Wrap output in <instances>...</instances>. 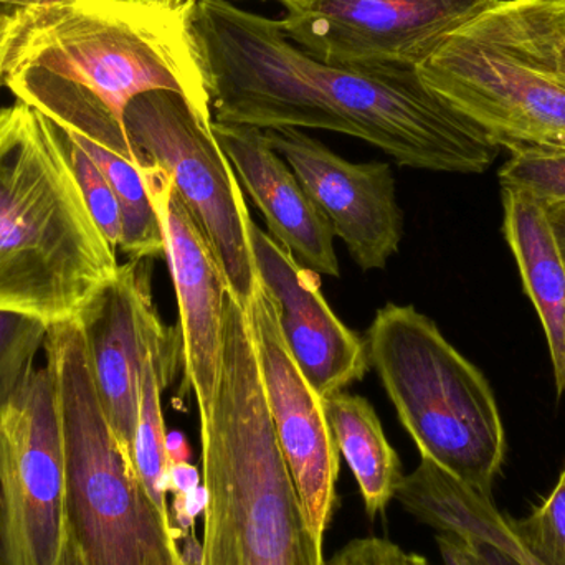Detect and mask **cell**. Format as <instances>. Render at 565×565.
Returning a JSON list of instances; mask_svg holds the SVG:
<instances>
[{"mask_svg": "<svg viewBox=\"0 0 565 565\" xmlns=\"http://www.w3.org/2000/svg\"><path fill=\"white\" fill-rule=\"evenodd\" d=\"M65 544L62 415L45 364L0 407V565H60Z\"/></svg>", "mask_w": 565, "mask_h": 565, "instance_id": "9c48e42d", "label": "cell"}, {"mask_svg": "<svg viewBox=\"0 0 565 565\" xmlns=\"http://www.w3.org/2000/svg\"><path fill=\"white\" fill-rule=\"evenodd\" d=\"M72 136L102 169L118 198L122 222L119 250L128 255L129 260H152V258L164 257V231H162L158 207L152 202L142 178L145 166L141 168L95 142L86 141L79 136Z\"/></svg>", "mask_w": 565, "mask_h": 565, "instance_id": "ffe728a7", "label": "cell"}, {"mask_svg": "<svg viewBox=\"0 0 565 565\" xmlns=\"http://www.w3.org/2000/svg\"><path fill=\"white\" fill-rule=\"evenodd\" d=\"M544 209H546L547 222H550L551 232H553L565 267V202L544 204Z\"/></svg>", "mask_w": 565, "mask_h": 565, "instance_id": "f546056e", "label": "cell"}, {"mask_svg": "<svg viewBox=\"0 0 565 565\" xmlns=\"http://www.w3.org/2000/svg\"><path fill=\"white\" fill-rule=\"evenodd\" d=\"M198 25L215 122L339 132L422 171L483 174L500 156L417 70L326 65L289 40L280 20L231 0H199Z\"/></svg>", "mask_w": 565, "mask_h": 565, "instance_id": "6da1fadb", "label": "cell"}, {"mask_svg": "<svg viewBox=\"0 0 565 565\" xmlns=\"http://www.w3.org/2000/svg\"><path fill=\"white\" fill-rule=\"evenodd\" d=\"M201 445V565H324L268 411L250 316L231 291L221 381Z\"/></svg>", "mask_w": 565, "mask_h": 565, "instance_id": "3957f363", "label": "cell"}, {"mask_svg": "<svg viewBox=\"0 0 565 565\" xmlns=\"http://www.w3.org/2000/svg\"><path fill=\"white\" fill-rule=\"evenodd\" d=\"M43 349L62 415L66 534L83 565H145L178 537L106 417L78 319L50 326Z\"/></svg>", "mask_w": 565, "mask_h": 565, "instance_id": "52a82bcc", "label": "cell"}, {"mask_svg": "<svg viewBox=\"0 0 565 565\" xmlns=\"http://www.w3.org/2000/svg\"><path fill=\"white\" fill-rule=\"evenodd\" d=\"M395 500L437 534L493 544L521 565H547L521 543L493 498L477 493L427 458L405 475Z\"/></svg>", "mask_w": 565, "mask_h": 565, "instance_id": "ac0fdd59", "label": "cell"}, {"mask_svg": "<svg viewBox=\"0 0 565 565\" xmlns=\"http://www.w3.org/2000/svg\"><path fill=\"white\" fill-rule=\"evenodd\" d=\"M145 565H182L181 547L178 541L162 544L158 550L152 551Z\"/></svg>", "mask_w": 565, "mask_h": 565, "instance_id": "1f68e13d", "label": "cell"}, {"mask_svg": "<svg viewBox=\"0 0 565 565\" xmlns=\"http://www.w3.org/2000/svg\"><path fill=\"white\" fill-rule=\"evenodd\" d=\"M247 311L282 457L309 526L322 541L334 516L341 457L326 418L324 398L309 384L286 345L277 302L264 282H258Z\"/></svg>", "mask_w": 565, "mask_h": 565, "instance_id": "8fae6325", "label": "cell"}, {"mask_svg": "<svg viewBox=\"0 0 565 565\" xmlns=\"http://www.w3.org/2000/svg\"><path fill=\"white\" fill-rule=\"evenodd\" d=\"M252 248L258 277L277 302L286 345L322 398L361 382L371 367L367 342L334 315L319 275L301 267L254 221Z\"/></svg>", "mask_w": 565, "mask_h": 565, "instance_id": "5bb4252c", "label": "cell"}, {"mask_svg": "<svg viewBox=\"0 0 565 565\" xmlns=\"http://www.w3.org/2000/svg\"><path fill=\"white\" fill-rule=\"evenodd\" d=\"M198 12L199 0H45L10 50L3 86L56 128L151 164L126 131L132 99L175 93L214 122Z\"/></svg>", "mask_w": 565, "mask_h": 565, "instance_id": "7a4b0ae2", "label": "cell"}, {"mask_svg": "<svg viewBox=\"0 0 565 565\" xmlns=\"http://www.w3.org/2000/svg\"><path fill=\"white\" fill-rule=\"evenodd\" d=\"M564 470H565V467H564Z\"/></svg>", "mask_w": 565, "mask_h": 565, "instance_id": "d590c367", "label": "cell"}, {"mask_svg": "<svg viewBox=\"0 0 565 565\" xmlns=\"http://www.w3.org/2000/svg\"><path fill=\"white\" fill-rule=\"evenodd\" d=\"M166 451H168L169 463H188L191 460V447L181 431H171L166 440Z\"/></svg>", "mask_w": 565, "mask_h": 565, "instance_id": "4dcf8cb0", "label": "cell"}, {"mask_svg": "<svg viewBox=\"0 0 565 565\" xmlns=\"http://www.w3.org/2000/svg\"><path fill=\"white\" fill-rule=\"evenodd\" d=\"M395 565H431L420 554L407 553V551L402 550L398 546L397 550V559H395Z\"/></svg>", "mask_w": 565, "mask_h": 565, "instance_id": "d6a6232c", "label": "cell"}, {"mask_svg": "<svg viewBox=\"0 0 565 565\" xmlns=\"http://www.w3.org/2000/svg\"><path fill=\"white\" fill-rule=\"evenodd\" d=\"M58 129L63 151L75 172L89 214L95 218L96 225L105 235L106 241L118 250L122 234L121 207H119L118 198H116L111 184L96 162L86 154L85 149L73 139V136L63 129Z\"/></svg>", "mask_w": 565, "mask_h": 565, "instance_id": "7402d4cb", "label": "cell"}, {"mask_svg": "<svg viewBox=\"0 0 565 565\" xmlns=\"http://www.w3.org/2000/svg\"><path fill=\"white\" fill-rule=\"evenodd\" d=\"M302 52L342 68L417 70L494 0H277Z\"/></svg>", "mask_w": 565, "mask_h": 565, "instance_id": "30bf717a", "label": "cell"}, {"mask_svg": "<svg viewBox=\"0 0 565 565\" xmlns=\"http://www.w3.org/2000/svg\"><path fill=\"white\" fill-rule=\"evenodd\" d=\"M201 487V473L198 468L188 463H174L169 467V491L172 493H189Z\"/></svg>", "mask_w": 565, "mask_h": 565, "instance_id": "f1b7e54d", "label": "cell"}, {"mask_svg": "<svg viewBox=\"0 0 565 565\" xmlns=\"http://www.w3.org/2000/svg\"><path fill=\"white\" fill-rule=\"evenodd\" d=\"M142 178L161 217L164 258L178 298L184 365L181 388L194 395L199 420L205 424L221 381L227 280L207 237L174 191L171 179L154 164L142 168Z\"/></svg>", "mask_w": 565, "mask_h": 565, "instance_id": "7c38bea8", "label": "cell"}, {"mask_svg": "<svg viewBox=\"0 0 565 565\" xmlns=\"http://www.w3.org/2000/svg\"><path fill=\"white\" fill-rule=\"evenodd\" d=\"M159 318L149 260H129L79 312L89 364L106 417L132 457L141 369L149 332Z\"/></svg>", "mask_w": 565, "mask_h": 565, "instance_id": "9a60e30c", "label": "cell"}, {"mask_svg": "<svg viewBox=\"0 0 565 565\" xmlns=\"http://www.w3.org/2000/svg\"><path fill=\"white\" fill-rule=\"evenodd\" d=\"M205 508H207V488L204 484L189 493L174 494V503L169 514H171V523L178 541L184 540L194 531L195 520L205 513Z\"/></svg>", "mask_w": 565, "mask_h": 565, "instance_id": "83f0119b", "label": "cell"}, {"mask_svg": "<svg viewBox=\"0 0 565 565\" xmlns=\"http://www.w3.org/2000/svg\"><path fill=\"white\" fill-rule=\"evenodd\" d=\"M503 189V232L516 258L524 291L543 322L557 395L565 394V267L546 209L530 192Z\"/></svg>", "mask_w": 565, "mask_h": 565, "instance_id": "e0dca14e", "label": "cell"}, {"mask_svg": "<svg viewBox=\"0 0 565 565\" xmlns=\"http://www.w3.org/2000/svg\"><path fill=\"white\" fill-rule=\"evenodd\" d=\"M510 520L534 556L547 565H565V470L553 491L527 516Z\"/></svg>", "mask_w": 565, "mask_h": 565, "instance_id": "cb8c5ba5", "label": "cell"}, {"mask_svg": "<svg viewBox=\"0 0 565 565\" xmlns=\"http://www.w3.org/2000/svg\"><path fill=\"white\" fill-rule=\"evenodd\" d=\"M369 362L420 458L493 498L507 460V431L483 372L428 316L388 302L367 329Z\"/></svg>", "mask_w": 565, "mask_h": 565, "instance_id": "8992f818", "label": "cell"}, {"mask_svg": "<svg viewBox=\"0 0 565 565\" xmlns=\"http://www.w3.org/2000/svg\"><path fill=\"white\" fill-rule=\"evenodd\" d=\"M60 565H83L82 557H79L78 551H76L75 544L70 540L66 534L65 550H63L62 563Z\"/></svg>", "mask_w": 565, "mask_h": 565, "instance_id": "836d02e7", "label": "cell"}, {"mask_svg": "<svg viewBox=\"0 0 565 565\" xmlns=\"http://www.w3.org/2000/svg\"><path fill=\"white\" fill-rule=\"evenodd\" d=\"M125 126L132 145L171 179L221 264L228 291L248 309L258 277L252 217L244 189L214 131L171 92H151L129 103Z\"/></svg>", "mask_w": 565, "mask_h": 565, "instance_id": "ba28073f", "label": "cell"}, {"mask_svg": "<svg viewBox=\"0 0 565 565\" xmlns=\"http://www.w3.org/2000/svg\"><path fill=\"white\" fill-rule=\"evenodd\" d=\"M417 75L500 148L565 151V7L554 0H494Z\"/></svg>", "mask_w": 565, "mask_h": 565, "instance_id": "5b68a950", "label": "cell"}, {"mask_svg": "<svg viewBox=\"0 0 565 565\" xmlns=\"http://www.w3.org/2000/svg\"><path fill=\"white\" fill-rule=\"evenodd\" d=\"M326 418L339 455L358 481L365 513L384 514L404 481L402 461L385 437L381 418L367 398L335 392L324 398Z\"/></svg>", "mask_w": 565, "mask_h": 565, "instance_id": "d6986e66", "label": "cell"}, {"mask_svg": "<svg viewBox=\"0 0 565 565\" xmlns=\"http://www.w3.org/2000/svg\"><path fill=\"white\" fill-rule=\"evenodd\" d=\"M438 550L445 565H521L493 544L437 534Z\"/></svg>", "mask_w": 565, "mask_h": 565, "instance_id": "d4e9b609", "label": "cell"}, {"mask_svg": "<svg viewBox=\"0 0 565 565\" xmlns=\"http://www.w3.org/2000/svg\"><path fill=\"white\" fill-rule=\"evenodd\" d=\"M397 544L381 537L351 541L324 565H395Z\"/></svg>", "mask_w": 565, "mask_h": 565, "instance_id": "4316f807", "label": "cell"}, {"mask_svg": "<svg viewBox=\"0 0 565 565\" xmlns=\"http://www.w3.org/2000/svg\"><path fill=\"white\" fill-rule=\"evenodd\" d=\"M45 0H0V88L6 75V63L13 43L23 26Z\"/></svg>", "mask_w": 565, "mask_h": 565, "instance_id": "484cf974", "label": "cell"}, {"mask_svg": "<svg viewBox=\"0 0 565 565\" xmlns=\"http://www.w3.org/2000/svg\"><path fill=\"white\" fill-rule=\"evenodd\" d=\"M554 2L559 3V6L565 7V0H554Z\"/></svg>", "mask_w": 565, "mask_h": 565, "instance_id": "e575fe53", "label": "cell"}, {"mask_svg": "<svg viewBox=\"0 0 565 565\" xmlns=\"http://www.w3.org/2000/svg\"><path fill=\"white\" fill-rule=\"evenodd\" d=\"M50 324L23 312L0 309V407L33 371Z\"/></svg>", "mask_w": 565, "mask_h": 565, "instance_id": "44dd1931", "label": "cell"}, {"mask_svg": "<svg viewBox=\"0 0 565 565\" xmlns=\"http://www.w3.org/2000/svg\"><path fill=\"white\" fill-rule=\"evenodd\" d=\"M322 217L364 271L384 270L404 238V212L387 162H349L301 129L267 131Z\"/></svg>", "mask_w": 565, "mask_h": 565, "instance_id": "4fadbf2b", "label": "cell"}, {"mask_svg": "<svg viewBox=\"0 0 565 565\" xmlns=\"http://www.w3.org/2000/svg\"><path fill=\"white\" fill-rule=\"evenodd\" d=\"M118 270L56 126L20 102L0 108V309L72 321Z\"/></svg>", "mask_w": 565, "mask_h": 565, "instance_id": "277c9868", "label": "cell"}, {"mask_svg": "<svg viewBox=\"0 0 565 565\" xmlns=\"http://www.w3.org/2000/svg\"><path fill=\"white\" fill-rule=\"evenodd\" d=\"M212 131L237 174L245 194L267 222V234L301 267L324 277L341 275L334 234L267 131L212 122Z\"/></svg>", "mask_w": 565, "mask_h": 565, "instance_id": "2e32d148", "label": "cell"}, {"mask_svg": "<svg viewBox=\"0 0 565 565\" xmlns=\"http://www.w3.org/2000/svg\"><path fill=\"white\" fill-rule=\"evenodd\" d=\"M500 184L530 192L543 204L565 202V151H511V158L500 169Z\"/></svg>", "mask_w": 565, "mask_h": 565, "instance_id": "603a6c76", "label": "cell"}]
</instances>
